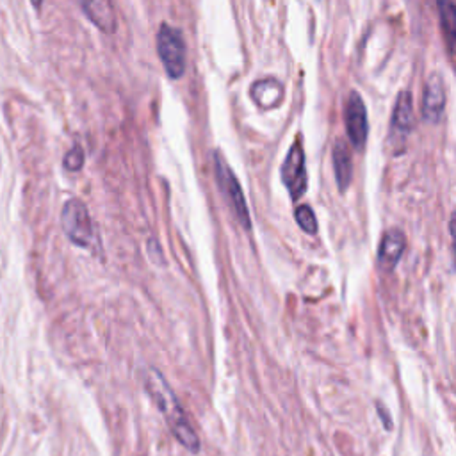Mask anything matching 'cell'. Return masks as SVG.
Wrapping results in <instances>:
<instances>
[{
	"label": "cell",
	"mask_w": 456,
	"mask_h": 456,
	"mask_svg": "<svg viewBox=\"0 0 456 456\" xmlns=\"http://www.w3.org/2000/svg\"><path fill=\"white\" fill-rule=\"evenodd\" d=\"M63 164L68 171H80L84 166V150L79 145H75L72 150L66 152Z\"/></svg>",
	"instance_id": "obj_14"
},
{
	"label": "cell",
	"mask_w": 456,
	"mask_h": 456,
	"mask_svg": "<svg viewBox=\"0 0 456 456\" xmlns=\"http://www.w3.org/2000/svg\"><path fill=\"white\" fill-rule=\"evenodd\" d=\"M331 159H334V171L335 180H337V187L341 193H344V191L350 187L351 179H353V164H351L350 150H348V146L344 145L342 141L335 143Z\"/></svg>",
	"instance_id": "obj_11"
},
{
	"label": "cell",
	"mask_w": 456,
	"mask_h": 456,
	"mask_svg": "<svg viewBox=\"0 0 456 456\" xmlns=\"http://www.w3.org/2000/svg\"><path fill=\"white\" fill-rule=\"evenodd\" d=\"M42 2L43 0H32V6H34V8H39V6H42Z\"/></svg>",
	"instance_id": "obj_16"
},
{
	"label": "cell",
	"mask_w": 456,
	"mask_h": 456,
	"mask_svg": "<svg viewBox=\"0 0 456 456\" xmlns=\"http://www.w3.org/2000/svg\"><path fill=\"white\" fill-rule=\"evenodd\" d=\"M407 248V237H405L403 230L399 228H388L384 234L378 246V264L384 271L391 273L395 270L399 259L403 257V251Z\"/></svg>",
	"instance_id": "obj_10"
},
{
	"label": "cell",
	"mask_w": 456,
	"mask_h": 456,
	"mask_svg": "<svg viewBox=\"0 0 456 456\" xmlns=\"http://www.w3.org/2000/svg\"><path fill=\"white\" fill-rule=\"evenodd\" d=\"M82 13L88 16L89 22L102 31L103 34L113 36L118 29L116 11H114L113 0H79Z\"/></svg>",
	"instance_id": "obj_9"
},
{
	"label": "cell",
	"mask_w": 456,
	"mask_h": 456,
	"mask_svg": "<svg viewBox=\"0 0 456 456\" xmlns=\"http://www.w3.org/2000/svg\"><path fill=\"white\" fill-rule=\"evenodd\" d=\"M376 410H378V417H380L381 422H384L385 430L391 431L392 426H394V422H392V417H391V414H388V410L387 408H384V405H380V403L376 405Z\"/></svg>",
	"instance_id": "obj_15"
},
{
	"label": "cell",
	"mask_w": 456,
	"mask_h": 456,
	"mask_svg": "<svg viewBox=\"0 0 456 456\" xmlns=\"http://www.w3.org/2000/svg\"><path fill=\"white\" fill-rule=\"evenodd\" d=\"M61 224L66 237L75 246L86 248V250H93V248L99 246L88 207L84 205V202H80L79 198H72L65 203L61 210Z\"/></svg>",
	"instance_id": "obj_2"
},
{
	"label": "cell",
	"mask_w": 456,
	"mask_h": 456,
	"mask_svg": "<svg viewBox=\"0 0 456 456\" xmlns=\"http://www.w3.org/2000/svg\"><path fill=\"white\" fill-rule=\"evenodd\" d=\"M145 388L153 403H156V407L163 414L171 433L175 435L177 441L180 442V445H184L191 455H198L202 451V442L198 438L196 431L193 430L184 408L180 407V401L177 399L175 392L170 387V384H167L159 369L150 367L146 371Z\"/></svg>",
	"instance_id": "obj_1"
},
{
	"label": "cell",
	"mask_w": 456,
	"mask_h": 456,
	"mask_svg": "<svg viewBox=\"0 0 456 456\" xmlns=\"http://www.w3.org/2000/svg\"><path fill=\"white\" fill-rule=\"evenodd\" d=\"M438 15H441V27L444 32L448 52L452 53L456 39V8L452 0H437Z\"/></svg>",
	"instance_id": "obj_12"
},
{
	"label": "cell",
	"mask_w": 456,
	"mask_h": 456,
	"mask_svg": "<svg viewBox=\"0 0 456 456\" xmlns=\"http://www.w3.org/2000/svg\"><path fill=\"white\" fill-rule=\"evenodd\" d=\"M445 102H448V96H445L444 77L433 73L426 80L424 95H422V118L437 125L444 116Z\"/></svg>",
	"instance_id": "obj_7"
},
{
	"label": "cell",
	"mask_w": 456,
	"mask_h": 456,
	"mask_svg": "<svg viewBox=\"0 0 456 456\" xmlns=\"http://www.w3.org/2000/svg\"><path fill=\"white\" fill-rule=\"evenodd\" d=\"M213 160H214V173H216L217 186H220L224 200H227V203L230 205V209L234 210L237 221H239L246 230H250L251 228L250 210H248L246 198H244V193L243 189H241L236 173L232 171V167L228 166L227 160L223 159V156H221L220 152L213 153Z\"/></svg>",
	"instance_id": "obj_4"
},
{
	"label": "cell",
	"mask_w": 456,
	"mask_h": 456,
	"mask_svg": "<svg viewBox=\"0 0 456 456\" xmlns=\"http://www.w3.org/2000/svg\"><path fill=\"white\" fill-rule=\"evenodd\" d=\"M415 123L414 116V99H412L410 91L399 93L398 100H395L394 110H392V120H391V137L403 146L405 139L408 137V134L412 132Z\"/></svg>",
	"instance_id": "obj_8"
},
{
	"label": "cell",
	"mask_w": 456,
	"mask_h": 456,
	"mask_svg": "<svg viewBox=\"0 0 456 456\" xmlns=\"http://www.w3.org/2000/svg\"><path fill=\"white\" fill-rule=\"evenodd\" d=\"M344 123H346V132L351 145L357 150L364 148L369 134L367 109H365L364 100L357 91L348 96L346 107H344Z\"/></svg>",
	"instance_id": "obj_6"
},
{
	"label": "cell",
	"mask_w": 456,
	"mask_h": 456,
	"mask_svg": "<svg viewBox=\"0 0 456 456\" xmlns=\"http://www.w3.org/2000/svg\"><path fill=\"white\" fill-rule=\"evenodd\" d=\"M281 180L289 191L291 200H300L307 191V166H305V152L300 139L294 141L281 164Z\"/></svg>",
	"instance_id": "obj_5"
},
{
	"label": "cell",
	"mask_w": 456,
	"mask_h": 456,
	"mask_svg": "<svg viewBox=\"0 0 456 456\" xmlns=\"http://www.w3.org/2000/svg\"><path fill=\"white\" fill-rule=\"evenodd\" d=\"M294 216H296L298 224H300V228L305 234H308V236H316L317 221H316V214H314V210L310 209V205H300L296 209V213H294Z\"/></svg>",
	"instance_id": "obj_13"
},
{
	"label": "cell",
	"mask_w": 456,
	"mask_h": 456,
	"mask_svg": "<svg viewBox=\"0 0 456 456\" xmlns=\"http://www.w3.org/2000/svg\"><path fill=\"white\" fill-rule=\"evenodd\" d=\"M157 53H159L160 61H163L164 70H166L170 79H180L186 73V42L180 29L163 23L159 27L156 38Z\"/></svg>",
	"instance_id": "obj_3"
}]
</instances>
